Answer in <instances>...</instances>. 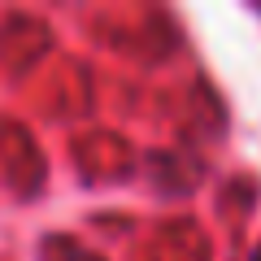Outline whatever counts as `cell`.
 Here are the masks:
<instances>
[{
	"label": "cell",
	"mask_w": 261,
	"mask_h": 261,
	"mask_svg": "<svg viewBox=\"0 0 261 261\" xmlns=\"http://www.w3.org/2000/svg\"><path fill=\"white\" fill-rule=\"evenodd\" d=\"M79 261H92V257H79Z\"/></svg>",
	"instance_id": "6da1fadb"
},
{
	"label": "cell",
	"mask_w": 261,
	"mask_h": 261,
	"mask_svg": "<svg viewBox=\"0 0 261 261\" xmlns=\"http://www.w3.org/2000/svg\"><path fill=\"white\" fill-rule=\"evenodd\" d=\"M252 261H261V252H257V257H252Z\"/></svg>",
	"instance_id": "7a4b0ae2"
}]
</instances>
